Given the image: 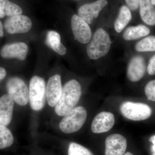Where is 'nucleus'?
Wrapping results in <instances>:
<instances>
[{
  "instance_id": "8",
  "label": "nucleus",
  "mask_w": 155,
  "mask_h": 155,
  "mask_svg": "<svg viewBox=\"0 0 155 155\" xmlns=\"http://www.w3.org/2000/svg\"><path fill=\"white\" fill-rule=\"evenodd\" d=\"M71 28L75 39L81 43H88L91 36L89 25L78 15L74 14L71 18Z\"/></svg>"
},
{
  "instance_id": "1",
  "label": "nucleus",
  "mask_w": 155,
  "mask_h": 155,
  "mask_svg": "<svg viewBox=\"0 0 155 155\" xmlns=\"http://www.w3.org/2000/svg\"><path fill=\"white\" fill-rule=\"evenodd\" d=\"M81 94V86L77 80L73 79L67 82L63 87L61 98L55 107L57 115L64 116L75 107Z\"/></svg>"
},
{
  "instance_id": "28",
  "label": "nucleus",
  "mask_w": 155,
  "mask_h": 155,
  "mask_svg": "<svg viewBox=\"0 0 155 155\" xmlns=\"http://www.w3.org/2000/svg\"><path fill=\"white\" fill-rule=\"evenodd\" d=\"M3 36H4V30H3V24L0 21V37H3Z\"/></svg>"
},
{
  "instance_id": "29",
  "label": "nucleus",
  "mask_w": 155,
  "mask_h": 155,
  "mask_svg": "<svg viewBox=\"0 0 155 155\" xmlns=\"http://www.w3.org/2000/svg\"><path fill=\"white\" fill-rule=\"evenodd\" d=\"M5 17V14L3 13L2 11L0 10V18H4Z\"/></svg>"
},
{
  "instance_id": "27",
  "label": "nucleus",
  "mask_w": 155,
  "mask_h": 155,
  "mask_svg": "<svg viewBox=\"0 0 155 155\" xmlns=\"http://www.w3.org/2000/svg\"><path fill=\"white\" fill-rule=\"evenodd\" d=\"M7 72L5 69L3 67H0V82L5 77Z\"/></svg>"
},
{
  "instance_id": "17",
  "label": "nucleus",
  "mask_w": 155,
  "mask_h": 155,
  "mask_svg": "<svg viewBox=\"0 0 155 155\" xmlns=\"http://www.w3.org/2000/svg\"><path fill=\"white\" fill-rule=\"evenodd\" d=\"M46 43L49 47L61 55H64L67 53V48L61 42V36L57 31H50L48 32Z\"/></svg>"
},
{
  "instance_id": "5",
  "label": "nucleus",
  "mask_w": 155,
  "mask_h": 155,
  "mask_svg": "<svg viewBox=\"0 0 155 155\" xmlns=\"http://www.w3.org/2000/svg\"><path fill=\"white\" fill-rule=\"evenodd\" d=\"M120 111L125 118L135 121L148 119L152 114L151 108L146 104L130 101L123 103L120 107Z\"/></svg>"
},
{
  "instance_id": "14",
  "label": "nucleus",
  "mask_w": 155,
  "mask_h": 155,
  "mask_svg": "<svg viewBox=\"0 0 155 155\" xmlns=\"http://www.w3.org/2000/svg\"><path fill=\"white\" fill-rule=\"evenodd\" d=\"M146 70V65L143 58L141 56H135L131 59L128 64L127 77L130 81H138L143 77Z\"/></svg>"
},
{
  "instance_id": "25",
  "label": "nucleus",
  "mask_w": 155,
  "mask_h": 155,
  "mask_svg": "<svg viewBox=\"0 0 155 155\" xmlns=\"http://www.w3.org/2000/svg\"><path fill=\"white\" fill-rule=\"evenodd\" d=\"M147 72L150 75H155V55L150 59L147 68Z\"/></svg>"
},
{
  "instance_id": "24",
  "label": "nucleus",
  "mask_w": 155,
  "mask_h": 155,
  "mask_svg": "<svg viewBox=\"0 0 155 155\" xmlns=\"http://www.w3.org/2000/svg\"><path fill=\"white\" fill-rule=\"evenodd\" d=\"M144 92L149 100L155 102V79L147 83L145 87Z\"/></svg>"
},
{
  "instance_id": "30",
  "label": "nucleus",
  "mask_w": 155,
  "mask_h": 155,
  "mask_svg": "<svg viewBox=\"0 0 155 155\" xmlns=\"http://www.w3.org/2000/svg\"><path fill=\"white\" fill-rule=\"evenodd\" d=\"M134 155L133 154H132V153L129 152H127L125 153L124 154V155Z\"/></svg>"
},
{
  "instance_id": "26",
  "label": "nucleus",
  "mask_w": 155,
  "mask_h": 155,
  "mask_svg": "<svg viewBox=\"0 0 155 155\" xmlns=\"http://www.w3.org/2000/svg\"><path fill=\"white\" fill-rule=\"evenodd\" d=\"M128 8L132 11H136L139 6L140 0H125Z\"/></svg>"
},
{
  "instance_id": "11",
  "label": "nucleus",
  "mask_w": 155,
  "mask_h": 155,
  "mask_svg": "<svg viewBox=\"0 0 155 155\" xmlns=\"http://www.w3.org/2000/svg\"><path fill=\"white\" fill-rule=\"evenodd\" d=\"M62 89L61 76L55 75L50 77L46 87V99L51 107H55L62 94Z\"/></svg>"
},
{
  "instance_id": "23",
  "label": "nucleus",
  "mask_w": 155,
  "mask_h": 155,
  "mask_svg": "<svg viewBox=\"0 0 155 155\" xmlns=\"http://www.w3.org/2000/svg\"><path fill=\"white\" fill-rule=\"evenodd\" d=\"M68 155H94L87 148L75 142H72L69 144Z\"/></svg>"
},
{
  "instance_id": "21",
  "label": "nucleus",
  "mask_w": 155,
  "mask_h": 155,
  "mask_svg": "<svg viewBox=\"0 0 155 155\" xmlns=\"http://www.w3.org/2000/svg\"><path fill=\"white\" fill-rule=\"evenodd\" d=\"M14 142V136L11 130L6 126L0 125V149L9 147Z\"/></svg>"
},
{
  "instance_id": "7",
  "label": "nucleus",
  "mask_w": 155,
  "mask_h": 155,
  "mask_svg": "<svg viewBox=\"0 0 155 155\" xmlns=\"http://www.w3.org/2000/svg\"><path fill=\"white\" fill-rule=\"evenodd\" d=\"M31 27L32 22L30 18L22 14L9 17L4 24L5 29L10 34L26 33Z\"/></svg>"
},
{
  "instance_id": "10",
  "label": "nucleus",
  "mask_w": 155,
  "mask_h": 155,
  "mask_svg": "<svg viewBox=\"0 0 155 155\" xmlns=\"http://www.w3.org/2000/svg\"><path fill=\"white\" fill-rule=\"evenodd\" d=\"M127 147V140L119 134L108 136L105 140V155H123Z\"/></svg>"
},
{
  "instance_id": "22",
  "label": "nucleus",
  "mask_w": 155,
  "mask_h": 155,
  "mask_svg": "<svg viewBox=\"0 0 155 155\" xmlns=\"http://www.w3.org/2000/svg\"><path fill=\"white\" fill-rule=\"evenodd\" d=\"M138 52L155 51V36L147 37L138 42L135 46Z\"/></svg>"
},
{
  "instance_id": "18",
  "label": "nucleus",
  "mask_w": 155,
  "mask_h": 155,
  "mask_svg": "<svg viewBox=\"0 0 155 155\" xmlns=\"http://www.w3.org/2000/svg\"><path fill=\"white\" fill-rule=\"evenodd\" d=\"M150 33V30L148 27L139 25L128 27L123 34V37L125 40H134L147 36Z\"/></svg>"
},
{
  "instance_id": "2",
  "label": "nucleus",
  "mask_w": 155,
  "mask_h": 155,
  "mask_svg": "<svg viewBox=\"0 0 155 155\" xmlns=\"http://www.w3.org/2000/svg\"><path fill=\"white\" fill-rule=\"evenodd\" d=\"M87 117L86 109L81 106L75 107L64 115L59 127L65 134L77 132L83 126Z\"/></svg>"
},
{
  "instance_id": "13",
  "label": "nucleus",
  "mask_w": 155,
  "mask_h": 155,
  "mask_svg": "<svg viewBox=\"0 0 155 155\" xmlns=\"http://www.w3.org/2000/svg\"><path fill=\"white\" fill-rule=\"evenodd\" d=\"M28 45L24 42L14 43L4 46L1 51L0 55L6 59L16 58L20 61H24L28 54Z\"/></svg>"
},
{
  "instance_id": "32",
  "label": "nucleus",
  "mask_w": 155,
  "mask_h": 155,
  "mask_svg": "<svg viewBox=\"0 0 155 155\" xmlns=\"http://www.w3.org/2000/svg\"><path fill=\"white\" fill-rule=\"evenodd\" d=\"M151 155H155V153H153V154H152Z\"/></svg>"
},
{
  "instance_id": "4",
  "label": "nucleus",
  "mask_w": 155,
  "mask_h": 155,
  "mask_svg": "<svg viewBox=\"0 0 155 155\" xmlns=\"http://www.w3.org/2000/svg\"><path fill=\"white\" fill-rule=\"evenodd\" d=\"M45 82L42 78L33 76L30 80L29 88V101L31 109L41 110L44 107L46 99Z\"/></svg>"
},
{
  "instance_id": "12",
  "label": "nucleus",
  "mask_w": 155,
  "mask_h": 155,
  "mask_svg": "<svg viewBox=\"0 0 155 155\" xmlns=\"http://www.w3.org/2000/svg\"><path fill=\"white\" fill-rule=\"evenodd\" d=\"M115 123V117L110 112H102L97 114L92 122L91 129L94 133H101L109 131Z\"/></svg>"
},
{
  "instance_id": "3",
  "label": "nucleus",
  "mask_w": 155,
  "mask_h": 155,
  "mask_svg": "<svg viewBox=\"0 0 155 155\" xmlns=\"http://www.w3.org/2000/svg\"><path fill=\"white\" fill-rule=\"evenodd\" d=\"M110 46L111 41L109 35L103 28H99L87 46V55L92 60L99 59L108 54Z\"/></svg>"
},
{
  "instance_id": "16",
  "label": "nucleus",
  "mask_w": 155,
  "mask_h": 155,
  "mask_svg": "<svg viewBox=\"0 0 155 155\" xmlns=\"http://www.w3.org/2000/svg\"><path fill=\"white\" fill-rule=\"evenodd\" d=\"M151 0H140V13L142 19L147 25H155V8Z\"/></svg>"
},
{
  "instance_id": "15",
  "label": "nucleus",
  "mask_w": 155,
  "mask_h": 155,
  "mask_svg": "<svg viewBox=\"0 0 155 155\" xmlns=\"http://www.w3.org/2000/svg\"><path fill=\"white\" fill-rule=\"evenodd\" d=\"M14 108V101L9 94L0 98V125L6 126L11 123Z\"/></svg>"
},
{
  "instance_id": "6",
  "label": "nucleus",
  "mask_w": 155,
  "mask_h": 155,
  "mask_svg": "<svg viewBox=\"0 0 155 155\" xmlns=\"http://www.w3.org/2000/svg\"><path fill=\"white\" fill-rule=\"evenodd\" d=\"M7 89L8 94L17 104L25 106L29 101V89L21 78L13 77L8 80Z\"/></svg>"
},
{
  "instance_id": "31",
  "label": "nucleus",
  "mask_w": 155,
  "mask_h": 155,
  "mask_svg": "<svg viewBox=\"0 0 155 155\" xmlns=\"http://www.w3.org/2000/svg\"><path fill=\"white\" fill-rule=\"evenodd\" d=\"M151 2L153 5H155V0H151Z\"/></svg>"
},
{
  "instance_id": "19",
  "label": "nucleus",
  "mask_w": 155,
  "mask_h": 155,
  "mask_svg": "<svg viewBox=\"0 0 155 155\" xmlns=\"http://www.w3.org/2000/svg\"><path fill=\"white\" fill-rule=\"evenodd\" d=\"M132 19V15L129 8L122 6L119 10V15L115 21L114 26L116 32L120 33L127 26Z\"/></svg>"
},
{
  "instance_id": "9",
  "label": "nucleus",
  "mask_w": 155,
  "mask_h": 155,
  "mask_svg": "<svg viewBox=\"0 0 155 155\" xmlns=\"http://www.w3.org/2000/svg\"><path fill=\"white\" fill-rule=\"evenodd\" d=\"M107 4V0H97L93 3L85 4L78 9V16L88 25L91 24Z\"/></svg>"
},
{
  "instance_id": "20",
  "label": "nucleus",
  "mask_w": 155,
  "mask_h": 155,
  "mask_svg": "<svg viewBox=\"0 0 155 155\" xmlns=\"http://www.w3.org/2000/svg\"><path fill=\"white\" fill-rule=\"evenodd\" d=\"M0 10L5 16L8 17L20 15L23 12L22 9L19 6L8 0H0Z\"/></svg>"
}]
</instances>
